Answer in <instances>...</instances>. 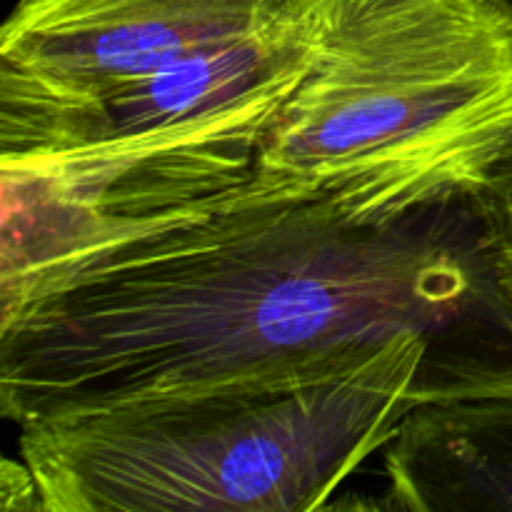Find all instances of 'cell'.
<instances>
[{
	"instance_id": "obj_10",
	"label": "cell",
	"mask_w": 512,
	"mask_h": 512,
	"mask_svg": "<svg viewBox=\"0 0 512 512\" xmlns=\"http://www.w3.org/2000/svg\"><path fill=\"white\" fill-rule=\"evenodd\" d=\"M500 3H503L508 10H512V0H500Z\"/></svg>"
},
{
	"instance_id": "obj_1",
	"label": "cell",
	"mask_w": 512,
	"mask_h": 512,
	"mask_svg": "<svg viewBox=\"0 0 512 512\" xmlns=\"http://www.w3.org/2000/svg\"><path fill=\"white\" fill-rule=\"evenodd\" d=\"M408 333L485 383H512L470 203L363 225L255 175L213 208L0 275V413L20 430Z\"/></svg>"
},
{
	"instance_id": "obj_3",
	"label": "cell",
	"mask_w": 512,
	"mask_h": 512,
	"mask_svg": "<svg viewBox=\"0 0 512 512\" xmlns=\"http://www.w3.org/2000/svg\"><path fill=\"white\" fill-rule=\"evenodd\" d=\"M305 73L255 175L398 225L473 200L512 143V10L500 0H285Z\"/></svg>"
},
{
	"instance_id": "obj_8",
	"label": "cell",
	"mask_w": 512,
	"mask_h": 512,
	"mask_svg": "<svg viewBox=\"0 0 512 512\" xmlns=\"http://www.w3.org/2000/svg\"><path fill=\"white\" fill-rule=\"evenodd\" d=\"M0 512H50L33 473L23 460L3 458V465H0Z\"/></svg>"
},
{
	"instance_id": "obj_5",
	"label": "cell",
	"mask_w": 512,
	"mask_h": 512,
	"mask_svg": "<svg viewBox=\"0 0 512 512\" xmlns=\"http://www.w3.org/2000/svg\"><path fill=\"white\" fill-rule=\"evenodd\" d=\"M283 0H18L0 30V163L48 148L125 85L263 33Z\"/></svg>"
},
{
	"instance_id": "obj_7",
	"label": "cell",
	"mask_w": 512,
	"mask_h": 512,
	"mask_svg": "<svg viewBox=\"0 0 512 512\" xmlns=\"http://www.w3.org/2000/svg\"><path fill=\"white\" fill-rule=\"evenodd\" d=\"M470 208L478 218L480 243L512 333V143L473 195Z\"/></svg>"
},
{
	"instance_id": "obj_2",
	"label": "cell",
	"mask_w": 512,
	"mask_h": 512,
	"mask_svg": "<svg viewBox=\"0 0 512 512\" xmlns=\"http://www.w3.org/2000/svg\"><path fill=\"white\" fill-rule=\"evenodd\" d=\"M430 338L20 428L50 512H318L418 403L490 388Z\"/></svg>"
},
{
	"instance_id": "obj_9",
	"label": "cell",
	"mask_w": 512,
	"mask_h": 512,
	"mask_svg": "<svg viewBox=\"0 0 512 512\" xmlns=\"http://www.w3.org/2000/svg\"><path fill=\"white\" fill-rule=\"evenodd\" d=\"M318 512H408V508H405V505L388 490L385 495H335V498L330 500L328 505H323Z\"/></svg>"
},
{
	"instance_id": "obj_4",
	"label": "cell",
	"mask_w": 512,
	"mask_h": 512,
	"mask_svg": "<svg viewBox=\"0 0 512 512\" xmlns=\"http://www.w3.org/2000/svg\"><path fill=\"white\" fill-rule=\"evenodd\" d=\"M303 73V45L280 10L263 33L175 60L48 148L0 163V275L238 193Z\"/></svg>"
},
{
	"instance_id": "obj_6",
	"label": "cell",
	"mask_w": 512,
	"mask_h": 512,
	"mask_svg": "<svg viewBox=\"0 0 512 512\" xmlns=\"http://www.w3.org/2000/svg\"><path fill=\"white\" fill-rule=\"evenodd\" d=\"M383 463L408 512H512V383L418 403Z\"/></svg>"
}]
</instances>
